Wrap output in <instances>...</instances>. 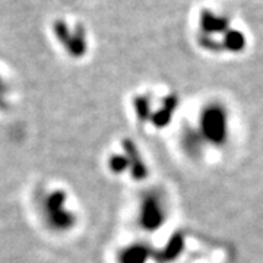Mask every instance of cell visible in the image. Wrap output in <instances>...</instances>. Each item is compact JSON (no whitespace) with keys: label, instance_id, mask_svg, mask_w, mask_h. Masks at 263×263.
I'll return each instance as SVG.
<instances>
[{"label":"cell","instance_id":"cell-2","mask_svg":"<svg viewBox=\"0 0 263 263\" xmlns=\"http://www.w3.org/2000/svg\"><path fill=\"white\" fill-rule=\"evenodd\" d=\"M8 101H9L8 100V86L3 82V79L0 78V110L6 107Z\"/></svg>","mask_w":263,"mask_h":263},{"label":"cell","instance_id":"cell-1","mask_svg":"<svg viewBox=\"0 0 263 263\" xmlns=\"http://www.w3.org/2000/svg\"><path fill=\"white\" fill-rule=\"evenodd\" d=\"M65 196L60 192H50L41 200V214L50 227H62Z\"/></svg>","mask_w":263,"mask_h":263}]
</instances>
